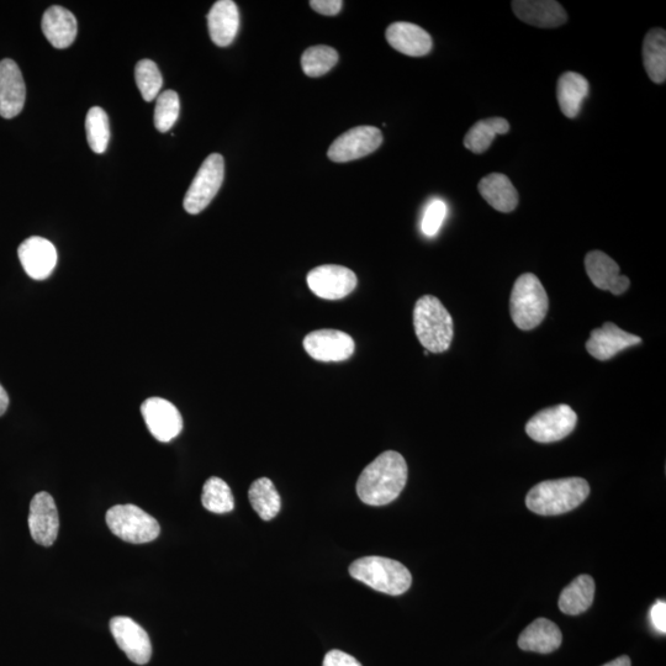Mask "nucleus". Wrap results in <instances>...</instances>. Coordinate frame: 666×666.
Masks as SVG:
<instances>
[{"mask_svg":"<svg viewBox=\"0 0 666 666\" xmlns=\"http://www.w3.org/2000/svg\"><path fill=\"white\" fill-rule=\"evenodd\" d=\"M9 407V396L7 391L0 385V416H3L7 412Z\"/></svg>","mask_w":666,"mask_h":666,"instance_id":"58836bf2","label":"nucleus"},{"mask_svg":"<svg viewBox=\"0 0 666 666\" xmlns=\"http://www.w3.org/2000/svg\"><path fill=\"white\" fill-rule=\"evenodd\" d=\"M135 78L142 98L146 102H152L158 97L163 86V78L160 68L151 60H142L135 68Z\"/></svg>","mask_w":666,"mask_h":666,"instance_id":"473e14b6","label":"nucleus"},{"mask_svg":"<svg viewBox=\"0 0 666 666\" xmlns=\"http://www.w3.org/2000/svg\"><path fill=\"white\" fill-rule=\"evenodd\" d=\"M26 87L20 68L13 60L0 61V116L13 119L24 109Z\"/></svg>","mask_w":666,"mask_h":666,"instance_id":"f3484780","label":"nucleus"},{"mask_svg":"<svg viewBox=\"0 0 666 666\" xmlns=\"http://www.w3.org/2000/svg\"><path fill=\"white\" fill-rule=\"evenodd\" d=\"M211 40L219 47H226L236 39L240 29V12L232 0H219L208 14Z\"/></svg>","mask_w":666,"mask_h":666,"instance_id":"412c9836","label":"nucleus"},{"mask_svg":"<svg viewBox=\"0 0 666 666\" xmlns=\"http://www.w3.org/2000/svg\"><path fill=\"white\" fill-rule=\"evenodd\" d=\"M549 299L541 280L535 274L518 277L510 298V314L518 329L531 331L546 319Z\"/></svg>","mask_w":666,"mask_h":666,"instance_id":"39448f33","label":"nucleus"},{"mask_svg":"<svg viewBox=\"0 0 666 666\" xmlns=\"http://www.w3.org/2000/svg\"><path fill=\"white\" fill-rule=\"evenodd\" d=\"M87 140L94 153L102 155L110 141V123L107 113L100 107L88 111L86 119Z\"/></svg>","mask_w":666,"mask_h":666,"instance_id":"2f4dec72","label":"nucleus"},{"mask_svg":"<svg viewBox=\"0 0 666 666\" xmlns=\"http://www.w3.org/2000/svg\"><path fill=\"white\" fill-rule=\"evenodd\" d=\"M357 283V276L351 269L336 264H325L308 274L311 292L325 300L346 298L356 289Z\"/></svg>","mask_w":666,"mask_h":666,"instance_id":"9d476101","label":"nucleus"},{"mask_svg":"<svg viewBox=\"0 0 666 666\" xmlns=\"http://www.w3.org/2000/svg\"><path fill=\"white\" fill-rule=\"evenodd\" d=\"M586 273L596 288L622 295L631 287V280L621 276L620 267L605 252L592 251L585 257Z\"/></svg>","mask_w":666,"mask_h":666,"instance_id":"a211bd4d","label":"nucleus"},{"mask_svg":"<svg viewBox=\"0 0 666 666\" xmlns=\"http://www.w3.org/2000/svg\"><path fill=\"white\" fill-rule=\"evenodd\" d=\"M595 581L590 575H580L562 591L559 609L565 615L576 616L588 611L594 602Z\"/></svg>","mask_w":666,"mask_h":666,"instance_id":"a878e982","label":"nucleus"},{"mask_svg":"<svg viewBox=\"0 0 666 666\" xmlns=\"http://www.w3.org/2000/svg\"><path fill=\"white\" fill-rule=\"evenodd\" d=\"M578 416L569 405L560 404L538 412L527 422L526 432L533 441L553 443L562 441L575 430Z\"/></svg>","mask_w":666,"mask_h":666,"instance_id":"6e6552de","label":"nucleus"},{"mask_svg":"<svg viewBox=\"0 0 666 666\" xmlns=\"http://www.w3.org/2000/svg\"><path fill=\"white\" fill-rule=\"evenodd\" d=\"M18 255L26 274L35 280L49 278L56 268V247L44 237L34 236L25 240L19 247Z\"/></svg>","mask_w":666,"mask_h":666,"instance_id":"dca6fc26","label":"nucleus"},{"mask_svg":"<svg viewBox=\"0 0 666 666\" xmlns=\"http://www.w3.org/2000/svg\"><path fill=\"white\" fill-rule=\"evenodd\" d=\"M405 458L387 451L363 470L357 481V494L364 504L384 506L399 498L407 481Z\"/></svg>","mask_w":666,"mask_h":666,"instance_id":"f257e3e1","label":"nucleus"},{"mask_svg":"<svg viewBox=\"0 0 666 666\" xmlns=\"http://www.w3.org/2000/svg\"><path fill=\"white\" fill-rule=\"evenodd\" d=\"M590 91L588 79L575 72H565L560 76L557 86L559 108L569 119L579 115L581 107Z\"/></svg>","mask_w":666,"mask_h":666,"instance_id":"393cba45","label":"nucleus"},{"mask_svg":"<svg viewBox=\"0 0 666 666\" xmlns=\"http://www.w3.org/2000/svg\"><path fill=\"white\" fill-rule=\"evenodd\" d=\"M589 495L590 485L583 478L547 480L533 486L526 505L537 515L557 516L575 510Z\"/></svg>","mask_w":666,"mask_h":666,"instance_id":"f03ea898","label":"nucleus"},{"mask_svg":"<svg viewBox=\"0 0 666 666\" xmlns=\"http://www.w3.org/2000/svg\"><path fill=\"white\" fill-rule=\"evenodd\" d=\"M642 338L620 329L613 322H606L600 329L592 330L586 351L597 361H609L626 348L641 345Z\"/></svg>","mask_w":666,"mask_h":666,"instance_id":"2eb2a0df","label":"nucleus"},{"mask_svg":"<svg viewBox=\"0 0 666 666\" xmlns=\"http://www.w3.org/2000/svg\"><path fill=\"white\" fill-rule=\"evenodd\" d=\"M110 632L116 644L132 663L145 665L152 657L151 639L139 623L129 617H114L110 621Z\"/></svg>","mask_w":666,"mask_h":666,"instance_id":"ddd939ff","label":"nucleus"},{"mask_svg":"<svg viewBox=\"0 0 666 666\" xmlns=\"http://www.w3.org/2000/svg\"><path fill=\"white\" fill-rule=\"evenodd\" d=\"M251 506L263 521H271L279 514L282 499L271 479L261 478L253 481L248 491Z\"/></svg>","mask_w":666,"mask_h":666,"instance_id":"c85d7f7f","label":"nucleus"},{"mask_svg":"<svg viewBox=\"0 0 666 666\" xmlns=\"http://www.w3.org/2000/svg\"><path fill=\"white\" fill-rule=\"evenodd\" d=\"M225 178V161L219 153H211L203 162L184 198V209L197 215L208 208L219 193Z\"/></svg>","mask_w":666,"mask_h":666,"instance_id":"0eeeda50","label":"nucleus"},{"mask_svg":"<svg viewBox=\"0 0 666 666\" xmlns=\"http://www.w3.org/2000/svg\"><path fill=\"white\" fill-rule=\"evenodd\" d=\"M303 346L311 358L320 362H343L353 356L356 343L346 332L317 330L304 338Z\"/></svg>","mask_w":666,"mask_h":666,"instance_id":"f8f14e48","label":"nucleus"},{"mask_svg":"<svg viewBox=\"0 0 666 666\" xmlns=\"http://www.w3.org/2000/svg\"><path fill=\"white\" fill-rule=\"evenodd\" d=\"M310 5L315 12L327 15V17H333V15L341 12L343 2L341 0H313V2H310Z\"/></svg>","mask_w":666,"mask_h":666,"instance_id":"4c0bfd02","label":"nucleus"},{"mask_svg":"<svg viewBox=\"0 0 666 666\" xmlns=\"http://www.w3.org/2000/svg\"><path fill=\"white\" fill-rule=\"evenodd\" d=\"M28 522L30 535L37 544L51 547L56 542L60 518L55 500L49 493L41 491L31 500Z\"/></svg>","mask_w":666,"mask_h":666,"instance_id":"4468645a","label":"nucleus"},{"mask_svg":"<svg viewBox=\"0 0 666 666\" xmlns=\"http://www.w3.org/2000/svg\"><path fill=\"white\" fill-rule=\"evenodd\" d=\"M643 62L650 81L662 84L666 79V33L652 29L643 42Z\"/></svg>","mask_w":666,"mask_h":666,"instance_id":"bb28decb","label":"nucleus"},{"mask_svg":"<svg viewBox=\"0 0 666 666\" xmlns=\"http://www.w3.org/2000/svg\"><path fill=\"white\" fill-rule=\"evenodd\" d=\"M141 414L151 435L157 441L167 443L179 436L183 430L181 412L171 401L150 398L141 405Z\"/></svg>","mask_w":666,"mask_h":666,"instance_id":"9b49d317","label":"nucleus"},{"mask_svg":"<svg viewBox=\"0 0 666 666\" xmlns=\"http://www.w3.org/2000/svg\"><path fill=\"white\" fill-rule=\"evenodd\" d=\"M512 10L523 23L542 29L559 28L568 19L563 5L554 0H516Z\"/></svg>","mask_w":666,"mask_h":666,"instance_id":"6ab92c4d","label":"nucleus"},{"mask_svg":"<svg viewBox=\"0 0 666 666\" xmlns=\"http://www.w3.org/2000/svg\"><path fill=\"white\" fill-rule=\"evenodd\" d=\"M650 622L655 631L659 633H666V604L664 601H658L652 609H650Z\"/></svg>","mask_w":666,"mask_h":666,"instance_id":"e433bc0d","label":"nucleus"},{"mask_svg":"<svg viewBox=\"0 0 666 666\" xmlns=\"http://www.w3.org/2000/svg\"><path fill=\"white\" fill-rule=\"evenodd\" d=\"M322 666H362L352 655L342 652V650H331L325 655Z\"/></svg>","mask_w":666,"mask_h":666,"instance_id":"c9c22d12","label":"nucleus"},{"mask_svg":"<svg viewBox=\"0 0 666 666\" xmlns=\"http://www.w3.org/2000/svg\"><path fill=\"white\" fill-rule=\"evenodd\" d=\"M382 144V131L374 126H358L333 141L327 155L333 162L346 163L370 155Z\"/></svg>","mask_w":666,"mask_h":666,"instance_id":"1a4fd4ad","label":"nucleus"},{"mask_svg":"<svg viewBox=\"0 0 666 666\" xmlns=\"http://www.w3.org/2000/svg\"><path fill=\"white\" fill-rule=\"evenodd\" d=\"M414 327L417 338L428 352L443 353L451 347L454 336L453 319L436 296L425 295L417 300Z\"/></svg>","mask_w":666,"mask_h":666,"instance_id":"7ed1b4c3","label":"nucleus"},{"mask_svg":"<svg viewBox=\"0 0 666 666\" xmlns=\"http://www.w3.org/2000/svg\"><path fill=\"white\" fill-rule=\"evenodd\" d=\"M562 642V632L554 622L537 618L521 633L518 647L526 652L549 654L557 650Z\"/></svg>","mask_w":666,"mask_h":666,"instance_id":"5701e85b","label":"nucleus"},{"mask_svg":"<svg viewBox=\"0 0 666 666\" xmlns=\"http://www.w3.org/2000/svg\"><path fill=\"white\" fill-rule=\"evenodd\" d=\"M602 666H632V664L631 659H629L627 655H622V657L612 660V662Z\"/></svg>","mask_w":666,"mask_h":666,"instance_id":"ea45409f","label":"nucleus"},{"mask_svg":"<svg viewBox=\"0 0 666 666\" xmlns=\"http://www.w3.org/2000/svg\"><path fill=\"white\" fill-rule=\"evenodd\" d=\"M338 52L330 46L309 47L301 57V68L306 76L317 78L329 73L337 65Z\"/></svg>","mask_w":666,"mask_h":666,"instance_id":"7c9ffc66","label":"nucleus"},{"mask_svg":"<svg viewBox=\"0 0 666 666\" xmlns=\"http://www.w3.org/2000/svg\"><path fill=\"white\" fill-rule=\"evenodd\" d=\"M107 525L124 542L144 544L160 536V523L135 505H116L107 512Z\"/></svg>","mask_w":666,"mask_h":666,"instance_id":"423d86ee","label":"nucleus"},{"mask_svg":"<svg viewBox=\"0 0 666 666\" xmlns=\"http://www.w3.org/2000/svg\"><path fill=\"white\" fill-rule=\"evenodd\" d=\"M181 102L174 91H166L158 95L155 109V126L160 132L171 130L179 118Z\"/></svg>","mask_w":666,"mask_h":666,"instance_id":"72a5a7b5","label":"nucleus"},{"mask_svg":"<svg viewBox=\"0 0 666 666\" xmlns=\"http://www.w3.org/2000/svg\"><path fill=\"white\" fill-rule=\"evenodd\" d=\"M202 502L205 509L214 514H227L235 509V499L230 486L216 477L206 480Z\"/></svg>","mask_w":666,"mask_h":666,"instance_id":"c756f323","label":"nucleus"},{"mask_svg":"<svg viewBox=\"0 0 666 666\" xmlns=\"http://www.w3.org/2000/svg\"><path fill=\"white\" fill-rule=\"evenodd\" d=\"M350 574L369 588L391 596L405 594L412 584L411 573L405 565L384 557L358 559L351 564Z\"/></svg>","mask_w":666,"mask_h":666,"instance_id":"20e7f679","label":"nucleus"},{"mask_svg":"<svg viewBox=\"0 0 666 666\" xmlns=\"http://www.w3.org/2000/svg\"><path fill=\"white\" fill-rule=\"evenodd\" d=\"M479 193L486 202L500 211V213H511L517 208L518 193L510 178L501 173H491L481 179Z\"/></svg>","mask_w":666,"mask_h":666,"instance_id":"b1692460","label":"nucleus"},{"mask_svg":"<svg viewBox=\"0 0 666 666\" xmlns=\"http://www.w3.org/2000/svg\"><path fill=\"white\" fill-rule=\"evenodd\" d=\"M42 33L55 49H67L77 37V19L66 8L54 5L46 10L41 23Z\"/></svg>","mask_w":666,"mask_h":666,"instance_id":"4be33fe9","label":"nucleus"},{"mask_svg":"<svg viewBox=\"0 0 666 666\" xmlns=\"http://www.w3.org/2000/svg\"><path fill=\"white\" fill-rule=\"evenodd\" d=\"M447 216V205L443 200L435 199L426 206L421 229L427 237H433L441 230Z\"/></svg>","mask_w":666,"mask_h":666,"instance_id":"f704fd0d","label":"nucleus"},{"mask_svg":"<svg viewBox=\"0 0 666 666\" xmlns=\"http://www.w3.org/2000/svg\"><path fill=\"white\" fill-rule=\"evenodd\" d=\"M510 131V124L504 118H490L480 120L472 126L468 134L464 137V146L469 151L481 155L489 150L495 137L506 135Z\"/></svg>","mask_w":666,"mask_h":666,"instance_id":"cd10ccee","label":"nucleus"},{"mask_svg":"<svg viewBox=\"0 0 666 666\" xmlns=\"http://www.w3.org/2000/svg\"><path fill=\"white\" fill-rule=\"evenodd\" d=\"M385 36L393 49L406 56L422 57L432 50V37L419 25L404 21L394 23L389 26Z\"/></svg>","mask_w":666,"mask_h":666,"instance_id":"aec40b11","label":"nucleus"}]
</instances>
